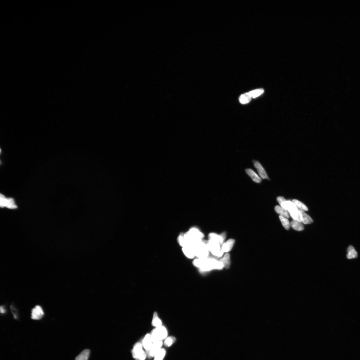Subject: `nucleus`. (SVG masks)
<instances>
[{"label": "nucleus", "instance_id": "bb28decb", "mask_svg": "<svg viewBox=\"0 0 360 360\" xmlns=\"http://www.w3.org/2000/svg\"><path fill=\"white\" fill-rule=\"evenodd\" d=\"M279 218L283 227L286 230H289L290 227V224L287 218L280 215L279 216Z\"/></svg>", "mask_w": 360, "mask_h": 360}, {"label": "nucleus", "instance_id": "cd10ccee", "mask_svg": "<svg viewBox=\"0 0 360 360\" xmlns=\"http://www.w3.org/2000/svg\"><path fill=\"white\" fill-rule=\"evenodd\" d=\"M264 90L261 88V89L255 90L250 91L249 93L252 98H255L261 95L262 93H264Z\"/></svg>", "mask_w": 360, "mask_h": 360}, {"label": "nucleus", "instance_id": "aec40b11", "mask_svg": "<svg viewBox=\"0 0 360 360\" xmlns=\"http://www.w3.org/2000/svg\"><path fill=\"white\" fill-rule=\"evenodd\" d=\"M219 261L221 262L224 267L228 268L230 267L231 262L230 255L228 253L226 254Z\"/></svg>", "mask_w": 360, "mask_h": 360}, {"label": "nucleus", "instance_id": "a211bd4d", "mask_svg": "<svg viewBox=\"0 0 360 360\" xmlns=\"http://www.w3.org/2000/svg\"><path fill=\"white\" fill-rule=\"evenodd\" d=\"M346 257L347 259H354L358 257V252L355 251L352 246L350 245L348 247Z\"/></svg>", "mask_w": 360, "mask_h": 360}, {"label": "nucleus", "instance_id": "39448f33", "mask_svg": "<svg viewBox=\"0 0 360 360\" xmlns=\"http://www.w3.org/2000/svg\"><path fill=\"white\" fill-rule=\"evenodd\" d=\"M281 206L288 210L294 220L301 222L299 216L298 209L293 202L290 201H286L282 204Z\"/></svg>", "mask_w": 360, "mask_h": 360}, {"label": "nucleus", "instance_id": "7ed1b4c3", "mask_svg": "<svg viewBox=\"0 0 360 360\" xmlns=\"http://www.w3.org/2000/svg\"><path fill=\"white\" fill-rule=\"evenodd\" d=\"M195 256L199 258H208L209 251L207 245V242L202 240L194 246Z\"/></svg>", "mask_w": 360, "mask_h": 360}, {"label": "nucleus", "instance_id": "f257e3e1", "mask_svg": "<svg viewBox=\"0 0 360 360\" xmlns=\"http://www.w3.org/2000/svg\"><path fill=\"white\" fill-rule=\"evenodd\" d=\"M194 266L199 268L202 271H206L213 269H222L224 267L220 261L214 258H207L196 259L193 261Z\"/></svg>", "mask_w": 360, "mask_h": 360}, {"label": "nucleus", "instance_id": "1a4fd4ad", "mask_svg": "<svg viewBox=\"0 0 360 360\" xmlns=\"http://www.w3.org/2000/svg\"><path fill=\"white\" fill-rule=\"evenodd\" d=\"M1 206L2 207H6L10 209H15L17 206L15 204L13 199L11 198L6 199L4 195L1 194Z\"/></svg>", "mask_w": 360, "mask_h": 360}, {"label": "nucleus", "instance_id": "f8f14e48", "mask_svg": "<svg viewBox=\"0 0 360 360\" xmlns=\"http://www.w3.org/2000/svg\"><path fill=\"white\" fill-rule=\"evenodd\" d=\"M253 162L261 178L263 179H269L266 172L261 164L258 161L255 160H253Z\"/></svg>", "mask_w": 360, "mask_h": 360}, {"label": "nucleus", "instance_id": "2eb2a0df", "mask_svg": "<svg viewBox=\"0 0 360 360\" xmlns=\"http://www.w3.org/2000/svg\"><path fill=\"white\" fill-rule=\"evenodd\" d=\"M235 242L234 239H230L223 244L221 248L222 252L227 253L230 252L233 248Z\"/></svg>", "mask_w": 360, "mask_h": 360}, {"label": "nucleus", "instance_id": "dca6fc26", "mask_svg": "<svg viewBox=\"0 0 360 360\" xmlns=\"http://www.w3.org/2000/svg\"><path fill=\"white\" fill-rule=\"evenodd\" d=\"M245 172L254 182L257 183H260L262 181V180L260 177L251 169H246L245 170Z\"/></svg>", "mask_w": 360, "mask_h": 360}, {"label": "nucleus", "instance_id": "ddd939ff", "mask_svg": "<svg viewBox=\"0 0 360 360\" xmlns=\"http://www.w3.org/2000/svg\"><path fill=\"white\" fill-rule=\"evenodd\" d=\"M298 212L301 222L305 224L312 223L313 220L309 215L300 209H298Z\"/></svg>", "mask_w": 360, "mask_h": 360}, {"label": "nucleus", "instance_id": "9b49d317", "mask_svg": "<svg viewBox=\"0 0 360 360\" xmlns=\"http://www.w3.org/2000/svg\"><path fill=\"white\" fill-rule=\"evenodd\" d=\"M209 240L217 243L221 245L225 239L226 233H224L221 235H218L215 233H211L209 234Z\"/></svg>", "mask_w": 360, "mask_h": 360}, {"label": "nucleus", "instance_id": "4be33fe9", "mask_svg": "<svg viewBox=\"0 0 360 360\" xmlns=\"http://www.w3.org/2000/svg\"><path fill=\"white\" fill-rule=\"evenodd\" d=\"M162 323L160 319L158 318L157 313L156 312H154L152 320V325L157 328L162 326Z\"/></svg>", "mask_w": 360, "mask_h": 360}, {"label": "nucleus", "instance_id": "20e7f679", "mask_svg": "<svg viewBox=\"0 0 360 360\" xmlns=\"http://www.w3.org/2000/svg\"><path fill=\"white\" fill-rule=\"evenodd\" d=\"M167 334L166 328L162 326L154 329L152 331L150 335L152 341L154 343L157 341H162L166 339L167 337Z\"/></svg>", "mask_w": 360, "mask_h": 360}, {"label": "nucleus", "instance_id": "6ab92c4d", "mask_svg": "<svg viewBox=\"0 0 360 360\" xmlns=\"http://www.w3.org/2000/svg\"><path fill=\"white\" fill-rule=\"evenodd\" d=\"M275 209L276 212L278 214L280 215V216H283V217L286 218H289L290 216L289 212L287 210L283 208L282 207L278 206H276L275 207Z\"/></svg>", "mask_w": 360, "mask_h": 360}, {"label": "nucleus", "instance_id": "393cba45", "mask_svg": "<svg viewBox=\"0 0 360 360\" xmlns=\"http://www.w3.org/2000/svg\"><path fill=\"white\" fill-rule=\"evenodd\" d=\"M292 201L297 208L299 209L302 211H307L308 210L307 207L301 201L297 200H293Z\"/></svg>", "mask_w": 360, "mask_h": 360}, {"label": "nucleus", "instance_id": "0eeeda50", "mask_svg": "<svg viewBox=\"0 0 360 360\" xmlns=\"http://www.w3.org/2000/svg\"><path fill=\"white\" fill-rule=\"evenodd\" d=\"M207 245L209 252L213 255L218 258H220L224 254L221 248V245L219 243L209 240L207 241Z\"/></svg>", "mask_w": 360, "mask_h": 360}, {"label": "nucleus", "instance_id": "c756f323", "mask_svg": "<svg viewBox=\"0 0 360 360\" xmlns=\"http://www.w3.org/2000/svg\"><path fill=\"white\" fill-rule=\"evenodd\" d=\"M11 308L12 313L14 316V318L15 319H17L18 317L17 310H16V308L14 306H13V305H11Z\"/></svg>", "mask_w": 360, "mask_h": 360}, {"label": "nucleus", "instance_id": "b1692460", "mask_svg": "<svg viewBox=\"0 0 360 360\" xmlns=\"http://www.w3.org/2000/svg\"><path fill=\"white\" fill-rule=\"evenodd\" d=\"M252 97L249 93H246L241 95L239 98L240 102L243 104L249 103L252 99Z\"/></svg>", "mask_w": 360, "mask_h": 360}, {"label": "nucleus", "instance_id": "2f4dec72", "mask_svg": "<svg viewBox=\"0 0 360 360\" xmlns=\"http://www.w3.org/2000/svg\"><path fill=\"white\" fill-rule=\"evenodd\" d=\"M0 310H1V313H5L6 312L5 309L4 307L1 306L0 307Z\"/></svg>", "mask_w": 360, "mask_h": 360}, {"label": "nucleus", "instance_id": "7c9ffc66", "mask_svg": "<svg viewBox=\"0 0 360 360\" xmlns=\"http://www.w3.org/2000/svg\"><path fill=\"white\" fill-rule=\"evenodd\" d=\"M277 200L280 206H281L284 202L286 201L284 198L282 197H277Z\"/></svg>", "mask_w": 360, "mask_h": 360}, {"label": "nucleus", "instance_id": "423d86ee", "mask_svg": "<svg viewBox=\"0 0 360 360\" xmlns=\"http://www.w3.org/2000/svg\"><path fill=\"white\" fill-rule=\"evenodd\" d=\"M132 354L133 358L138 360H145L147 356L146 352L142 349V344L140 343L134 345Z\"/></svg>", "mask_w": 360, "mask_h": 360}, {"label": "nucleus", "instance_id": "f03ea898", "mask_svg": "<svg viewBox=\"0 0 360 360\" xmlns=\"http://www.w3.org/2000/svg\"><path fill=\"white\" fill-rule=\"evenodd\" d=\"M185 246H194L197 243L202 241L204 237L203 234L197 228H192L187 232L184 234Z\"/></svg>", "mask_w": 360, "mask_h": 360}, {"label": "nucleus", "instance_id": "a878e982", "mask_svg": "<svg viewBox=\"0 0 360 360\" xmlns=\"http://www.w3.org/2000/svg\"><path fill=\"white\" fill-rule=\"evenodd\" d=\"M166 350L161 348L154 357V360H163L166 354Z\"/></svg>", "mask_w": 360, "mask_h": 360}, {"label": "nucleus", "instance_id": "9d476101", "mask_svg": "<svg viewBox=\"0 0 360 360\" xmlns=\"http://www.w3.org/2000/svg\"><path fill=\"white\" fill-rule=\"evenodd\" d=\"M44 315V313L41 307L36 306L32 310L31 318L33 320H40Z\"/></svg>", "mask_w": 360, "mask_h": 360}, {"label": "nucleus", "instance_id": "5701e85b", "mask_svg": "<svg viewBox=\"0 0 360 360\" xmlns=\"http://www.w3.org/2000/svg\"><path fill=\"white\" fill-rule=\"evenodd\" d=\"M90 354L89 350L85 349L77 357L75 360H88Z\"/></svg>", "mask_w": 360, "mask_h": 360}, {"label": "nucleus", "instance_id": "412c9836", "mask_svg": "<svg viewBox=\"0 0 360 360\" xmlns=\"http://www.w3.org/2000/svg\"><path fill=\"white\" fill-rule=\"evenodd\" d=\"M291 227L296 230L301 231L304 229L303 224L298 221L293 220L291 221Z\"/></svg>", "mask_w": 360, "mask_h": 360}, {"label": "nucleus", "instance_id": "f3484780", "mask_svg": "<svg viewBox=\"0 0 360 360\" xmlns=\"http://www.w3.org/2000/svg\"><path fill=\"white\" fill-rule=\"evenodd\" d=\"M152 343L153 342L151 340L150 334H146L142 341L143 347L146 350H149L150 349Z\"/></svg>", "mask_w": 360, "mask_h": 360}, {"label": "nucleus", "instance_id": "6e6552de", "mask_svg": "<svg viewBox=\"0 0 360 360\" xmlns=\"http://www.w3.org/2000/svg\"><path fill=\"white\" fill-rule=\"evenodd\" d=\"M162 341L156 342L153 343L150 349L146 350V353L147 356L149 358L154 357L155 355L161 349L163 345Z\"/></svg>", "mask_w": 360, "mask_h": 360}, {"label": "nucleus", "instance_id": "4468645a", "mask_svg": "<svg viewBox=\"0 0 360 360\" xmlns=\"http://www.w3.org/2000/svg\"><path fill=\"white\" fill-rule=\"evenodd\" d=\"M182 252L188 258H193L195 256L194 247L191 246H188L183 247Z\"/></svg>", "mask_w": 360, "mask_h": 360}, {"label": "nucleus", "instance_id": "c85d7f7f", "mask_svg": "<svg viewBox=\"0 0 360 360\" xmlns=\"http://www.w3.org/2000/svg\"><path fill=\"white\" fill-rule=\"evenodd\" d=\"M176 341V338L172 336H170L167 337L164 342L165 346L169 347L171 346Z\"/></svg>", "mask_w": 360, "mask_h": 360}]
</instances>
